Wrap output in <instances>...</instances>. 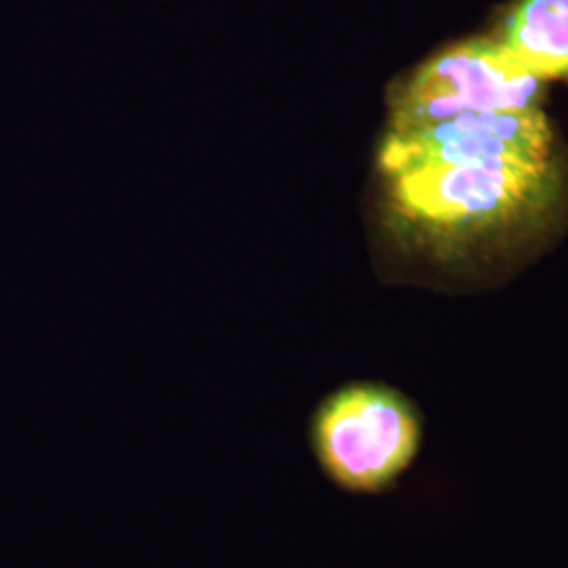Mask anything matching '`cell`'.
Segmentation results:
<instances>
[{
    "mask_svg": "<svg viewBox=\"0 0 568 568\" xmlns=\"http://www.w3.org/2000/svg\"><path fill=\"white\" fill-rule=\"evenodd\" d=\"M387 178L405 217L445 234L514 224L551 203L558 190L549 161L422 164Z\"/></svg>",
    "mask_w": 568,
    "mask_h": 568,
    "instance_id": "1",
    "label": "cell"
},
{
    "mask_svg": "<svg viewBox=\"0 0 568 568\" xmlns=\"http://www.w3.org/2000/svg\"><path fill=\"white\" fill-rule=\"evenodd\" d=\"M551 131L546 114L535 110L462 112L424 126L389 131L382 148L386 175L413 166L466 161L548 163Z\"/></svg>",
    "mask_w": 568,
    "mask_h": 568,
    "instance_id": "4",
    "label": "cell"
},
{
    "mask_svg": "<svg viewBox=\"0 0 568 568\" xmlns=\"http://www.w3.org/2000/svg\"><path fill=\"white\" fill-rule=\"evenodd\" d=\"M501 44L535 79H568V0H518Z\"/></svg>",
    "mask_w": 568,
    "mask_h": 568,
    "instance_id": "5",
    "label": "cell"
},
{
    "mask_svg": "<svg viewBox=\"0 0 568 568\" xmlns=\"http://www.w3.org/2000/svg\"><path fill=\"white\" fill-rule=\"evenodd\" d=\"M417 408L386 386L356 384L328 396L312 422V447L326 476L349 493H384L419 455Z\"/></svg>",
    "mask_w": 568,
    "mask_h": 568,
    "instance_id": "2",
    "label": "cell"
},
{
    "mask_svg": "<svg viewBox=\"0 0 568 568\" xmlns=\"http://www.w3.org/2000/svg\"><path fill=\"white\" fill-rule=\"evenodd\" d=\"M541 81L501 42L471 41L438 53L415 70L392 98V129L405 131L462 112L535 110Z\"/></svg>",
    "mask_w": 568,
    "mask_h": 568,
    "instance_id": "3",
    "label": "cell"
}]
</instances>
